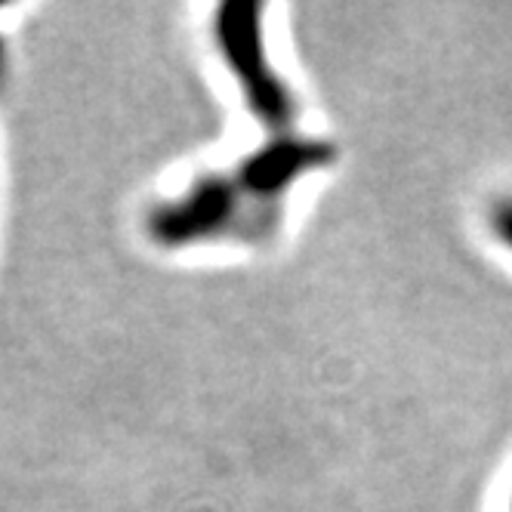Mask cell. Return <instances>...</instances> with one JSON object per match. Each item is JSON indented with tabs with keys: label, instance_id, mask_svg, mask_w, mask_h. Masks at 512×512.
I'll return each mask as SVG.
<instances>
[{
	"label": "cell",
	"instance_id": "cell-3",
	"mask_svg": "<svg viewBox=\"0 0 512 512\" xmlns=\"http://www.w3.org/2000/svg\"><path fill=\"white\" fill-rule=\"evenodd\" d=\"M488 226H491L494 238L512 253V195L494 201V207L488 213Z\"/></svg>",
	"mask_w": 512,
	"mask_h": 512
},
{
	"label": "cell",
	"instance_id": "cell-4",
	"mask_svg": "<svg viewBox=\"0 0 512 512\" xmlns=\"http://www.w3.org/2000/svg\"><path fill=\"white\" fill-rule=\"evenodd\" d=\"M509 512H512V506H509Z\"/></svg>",
	"mask_w": 512,
	"mask_h": 512
},
{
	"label": "cell",
	"instance_id": "cell-2",
	"mask_svg": "<svg viewBox=\"0 0 512 512\" xmlns=\"http://www.w3.org/2000/svg\"><path fill=\"white\" fill-rule=\"evenodd\" d=\"M263 16L266 7L253 4V0L223 4L213 16V41L226 68L232 71V78L238 81V90L244 96V105L250 108V115L281 136L297 118V99L278 78V71L269 59Z\"/></svg>",
	"mask_w": 512,
	"mask_h": 512
},
{
	"label": "cell",
	"instance_id": "cell-1",
	"mask_svg": "<svg viewBox=\"0 0 512 512\" xmlns=\"http://www.w3.org/2000/svg\"><path fill=\"white\" fill-rule=\"evenodd\" d=\"M284 198L266 186L244 164L195 179L149 216V232L164 247H192L204 241H266L275 235Z\"/></svg>",
	"mask_w": 512,
	"mask_h": 512
}]
</instances>
